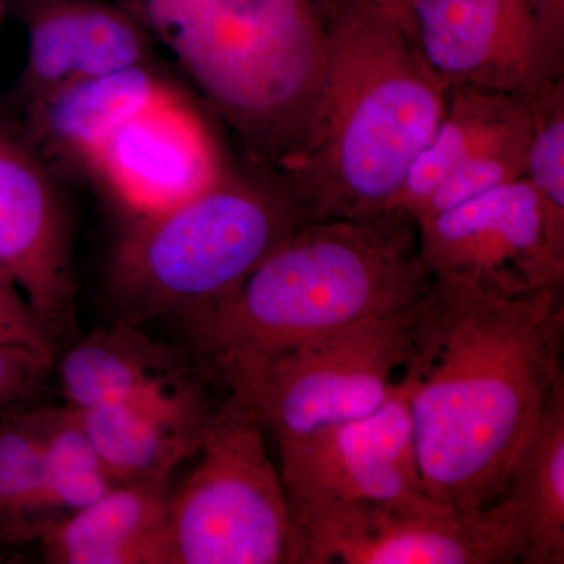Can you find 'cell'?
Here are the masks:
<instances>
[{
    "label": "cell",
    "mask_w": 564,
    "mask_h": 564,
    "mask_svg": "<svg viewBox=\"0 0 564 564\" xmlns=\"http://www.w3.org/2000/svg\"><path fill=\"white\" fill-rule=\"evenodd\" d=\"M563 340V288L505 300L433 280L402 373L426 497L463 513L499 499L519 447L564 384Z\"/></svg>",
    "instance_id": "6da1fadb"
},
{
    "label": "cell",
    "mask_w": 564,
    "mask_h": 564,
    "mask_svg": "<svg viewBox=\"0 0 564 564\" xmlns=\"http://www.w3.org/2000/svg\"><path fill=\"white\" fill-rule=\"evenodd\" d=\"M433 280L408 212L313 220L278 243L231 295L182 325L204 369L240 397L274 356L408 313Z\"/></svg>",
    "instance_id": "7a4b0ae2"
},
{
    "label": "cell",
    "mask_w": 564,
    "mask_h": 564,
    "mask_svg": "<svg viewBox=\"0 0 564 564\" xmlns=\"http://www.w3.org/2000/svg\"><path fill=\"white\" fill-rule=\"evenodd\" d=\"M447 85L411 33L366 0L329 11L313 137L285 184L307 220L388 210L445 109Z\"/></svg>",
    "instance_id": "3957f363"
},
{
    "label": "cell",
    "mask_w": 564,
    "mask_h": 564,
    "mask_svg": "<svg viewBox=\"0 0 564 564\" xmlns=\"http://www.w3.org/2000/svg\"><path fill=\"white\" fill-rule=\"evenodd\" d=\"M251 172L285 180L321 106L329 11L321 0H131Z\"/></svg>",
    "instance_id": "277c9868"
},
{
    "label": "cell",
    "mask_w": 564,
    "mask_h": 564,
    "mask_svg": "<svg viewBox=\"0 0 564 564\" xmlns=\"http://www.w3.org/2000/svg\"><path fill=\"white\" fill-rule=\"evenodd\" d=\"M307 221L285 182L237 169L176 209L129 221L111 259V296L131 325L191 317L231 295Z\"/></svg>",
    "instance_id": "5b68a950"
},
{
    "label": "cell",
    "mask_w": 564,
    "mask_h": 564,
    "mask_svg": "<svg viewBox=\"0 0 564 564\" xmlns=\"http://www.w3.org/2000/svg\"><path fill=\"white\" fill-rule=\"evenodd\" d=\"M250 404L229 397L212 414L193 473L170 494L166 564H299L288 494Z\"/></svg>",
    "instance_id": "8992f818"
},
{
    "label": "cell",
    "mask_w": 564,
    "mask_h": 564,
    "mask_svg": "<svg viewBox=\"0 0 564 564\" xmlns=\"http://www.w3.org/2000/svg\"><path fill=\"white\" fill-rule=\"evenodd\" d=\"M415 311L356 323L282 351L234 399L250 404L278 448L366 417L388 402L402 378Z\"/></svg>",
    "instance_id": "52a82bcc"
},
{
    "label": "cell",
    "mask_w": 564,
    "mask_h": 564,
    "mask_svg": "<svg viewBox=\"0 0 564 564\" xmlns=\"http://www.w3.org/2000/svg\"><path fill=\"white\" fill-rule=\"evenodd\" d=\"M293 521L299 564L521 563V534L502 499L473 513L432 499L333 503Z\"/></svg>",
    "instance_id": "ba28073f"
},
{
    "label": "cell",
    "mask_w": 564,
    "mask_h": 564,
    "mask_svg": "<svg viewBox=\"0 0 564 564\" xmlns=\"http://www.w3.org/2000/svg\"><path fill=\"white\" fill-rule=\"evenodd\" d=\"M413 39L451 87L532 101L563 79V0H413Z\"/></svg>",
    "instance_id": "9c48e42d"
},
{
    "label": "cell",
    "mask_w": 564,
    "mask_h": 564,
    "mask_svg": "<svg viewBox=\"0 0 564 564\" xmlns=\"http://www.w3.org/2000/svg\"><path fill=\"white\" fill-rule=\"evenodd\" d=\"M421 254L434 280L513 300L563 288L564 251L552 242L532 185H500L417 220Z\"/></svg>",
    "instance_id": "30bf717a"
},
{
    "label": "cell",
    "mask_w": 564,
    "mask_h": 564,
    "mask_svg": "<svg viewBox=\"0 0 564 564\" xmlns=\"http://www.w3.org/2000/svg\"><path fill=\"white\" fill-rule=\"evenodd\" d=\"M236 170L214 122L180 84L122 124L84 174L137 221L192 202Z\"/></svg>",
    "instance_id": "8fae6325"
},
{
    "label": "cell",
    "mask_w": 564,
    "mask_h": 564,
    "mask_svg": "<svg viewBox=\"0 0 564 564\" xmlns=\"http://www.w3.org/2000/svg\"><path fill=\"white\" fill-rule=\"evenodd\" d=\"M278 454L293 519L333 503L430 499L403 378L372 414L284 445Z\"/></svg>",
    "instance_id": "7c38bea8"
},
{
    "label": "cell",
    "mask_w": 564,
    "mask_h": 564,
    "mask_svg": "<svg viewBox=\"0 0 564 564\" xmlns=\"http://www.w3.org/2000/svg\"><path fill=\"white\" fill-rule=\"evenodd\" d=\"M532 126V106L525 99L474 87L447 88L443 118L388 210L422 220L524 180Z\"/></svg>",
    "instance_id": "4fadbf2b"
},
{
    "label": "cell",
    "mask_w": 564,
    "mask_h": 564,
    "mask_svg": "<svg viewBox=\"0 0 564 564\" xmlns=\"http://www.w3.org/2000/svg\"><path fill=\"white\" fill-rule=\"evenodd\" d=\"M0 273L18 285L54 339L69 328L76 284L58 173L10 104H0Z\"/></svg>",
    "instance_id": "5bb4252c"
},
{
    "label": "cell",
    "mask_w": 564,
    "mask_h": 564,
    "mask_svg": "<svg viewBox=\"0 0 564 564\" xmlns=\"http://www.w3.org/2000/svg\"><path fill=\"white\" fill-rule=\"evenodd\" d=\"M28 31V61L10 104L69 82L159 62L155 40L126 6L104 0H9Z\"/></svg>",
    "instance_id": "9a60e30c"
},
{
    "label": "cell",
    "mask_w": 564,
    "mask_h": 564,
    "mask_svg": "<svg viewBox=\"0 0 564 564\" xmlns=\"http://www.w3.org/2000/svg\"><path fill=\"white\" fill-rule=\"evenodd\" d=\"M212 408L203 386L185 372L91 410L76 411L118 485L172 475L195 455Z\"/></svg>",
    "instance_id": "2e32d148"
},
{
    "label": "cell",
    "mask_w": 564,
    "mask_h": 564,
    "mask_svg": "<svg viewBox=\"0 0 564 564\" xmlns=\"http://www.w3.org/2000/svg\"><path fill=\"white\" fill-rule=\"evenodd\" d=\"M180 82L159 62L69 82L13 106L33 147L58 176L84 174L122 124Z\"/></svg>",
    "instance_id": "e0dca14e"
},
{
    "label": "cell",
    "mask_w": 564,
    "mask_h": 564,
    "mask_svg": "<svg viewBox=\"0 0 564 564\" xmlns=\"http://www.w3.org/2000/svg\"><path fill=\"white\" fill-rule=\"evenodd\" d=\"M170 477L115 486L41 532L55 564H166Z\"/></svg>",
    "instance_id": "ac0fdd59"
},
{
    "label": "cell",
    "mask_w": 564,
    "mask_h": 564,
    "mask_svg": "<svg viewBox=\"0 0 564 564\" xmlns=\"http://www.w3.org/2000/svg\"><path fill=\"white\" fill-rule=\"evenodd\" d=\"M499 499L513 513L522 564L564 563V384L519 447Z\"/></svg>",
    "instance_id": "d6986e66"
},
{
    "label": "cell",
    "mask_w": 564,
    "mask_h": 564,
    "mask_svg": "<svg viewBox=\"0 0 564 564\" xmlns=\"http://www.w3.org/2000/svg\"><path fill=\"white\" fill-rule=\"evenodd\" d=\"M184 372L176 352L126 322L79 340L58 366L66 406L76 411L117 402Z\"/></svg>",
    "instance_id": "ffe728a7"
},
{
    "label": "cell",
    "mask_w": 564,
    "mask_h": 564,
    "mask_svg": "<svg viewBox=\"0 0 564 564\" xmlns=\"http://www.w3.org/2000/svg\"><path fill=\"white\" fill-rule=\"evenodd\" d=\"M47 524L43 410L25 411L0 423V540H33Z\"/></svg>",
    "instance_id": "44dd1931"
},
{
    "label": "cell",
    "mask_w": 564,
    "mask_h": 564,
    "mask_svg": "<svg viewBox=\"0 0 564 564\" xmlns=\"http://www.w3.org/2000/svg\"><path fill=\"white\" fill-rule=\"evenodd\" d=\"M43 419L44 500L51 524L54 513L82 510L118 484L73 408H47Z\"/></svg>",
    "instance_id": "7402d4cb"
},
{
    "label": "cell",
    "mask_w": 564,
    "mask_h": 564,
    "mask_svg": "<svg viewBox=\"0 0 564 564\" xmlns=\"http://www.w3.org/2000/svg\"><path fill=\"white\" fill-rule=\"evenodd\" d=\"M529 102L533 126L525 180L540 202L552 242L564 251V80Z\"/></svg>",
    "instance_id": "603a6c76"
},
{
    "label": "cell",
    "mask_w": 564,
    "mask_h": 564,
    "mask_svg": "<svg viewBox=\"0 0 564 564\" xmlns=\"http://www.w3.org/2000/svg\"><path fill=\"white\" fill-rule=\"evenodd\" d=\"M0 344L28 348L54 359V336L32 310L18 285L0 273Z\"/></svg>",
    "instance_id": "cb8c5ba5"
},
{
    "label": "cell",
    "mask_w": 564,
    "mask_h": 564,
    "mask_svg": "<svg viewBox=\"0 0 564 564\" xmlns=\"http://www.w3.org/2000/svg\"><path fill=\"white\" fill-rule=\"evenodd\" d=\"M51 367L52 361L39 352L0 344V411L28 400Z\"/></svg>",
    "instance_id": "d4e9b609"
},
{
    "label": "cell",
    "mask_w": 564,
    "mask_h": 564,
    "mask_svg": "<svg viewBox=\"0 0 564 564\" xmlns=\"http://www.w3.org/2000/svg\"><path fill=\"white\" fill-rule=\"evenodd\" d=\"M370 6L377 7V9L386 11L402 22L403 28L413 36V18H411V6L413 0H366Z\"/></svg>",
    "instance_id": "484cf974"
},
{
    "label": "cell",
    "mask_w": 564,
    "mask_h": 564,
    "mask_svg": "<svg viewBox=\"0 0 564 564\" xmlns=\"http://www.w3.org/2000/svg\"><path fill=\"white\" fill-rule=\"evenodd\" d=\"M3 7H6V3H3V0H0V21H2Z\"/></svg>",
    "instance_id": "4316f807"
}]
</instances>
